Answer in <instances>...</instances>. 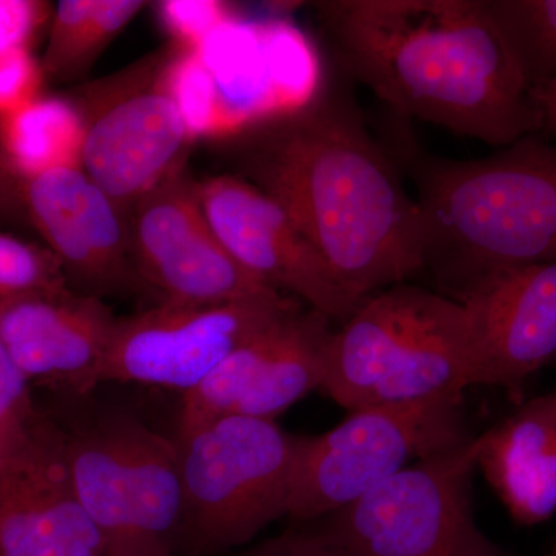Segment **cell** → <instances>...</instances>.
<instances>
[{
  "label": "cell",
  "instance_id": "2",
  "mask_svg": "<svg viewBox=\"0 0 556 556\" xmlns=\"http://www.w3.org/2000/svg\"><path fill=\"white\" fill-rule=\"evenodd\" d=\"M316 11L339 72L396 118L497 149L543 134L485 0H328Z\"/></svg>",
  "mask_w": 556,
  "mask_h": 556
},
{
  "label": "cell",
  "instance_id": "15",
  "mask_svg": "<svg viewBox=\"0 0 556 556\" xmlns=\"http://www.w3.org/2000/svg\"><path fill=\"white\" fill-rule=\"evenodd\" d=\"M118 318L100 298L62 289L0 300V343L38 386L86 397L101 386Z\"/></svg>",
  "mask_w": 556,
  "mask_h": 556
},
{
  "label": "cell",
  "instance_id": "14",
  "mask_svg": "<svg viewBox=\"0 0 556 556\" xmlns=\"http://www.w3.org/2000/svg\"><path fill=\"white\" fill-rule=\"evenodd\" d=\"M452 299L466 313L473 387L517 388L556 357V262L489 270Z\"/></svg>",
  "mask_w": 556,
  "mask_h": 556
},
{
  "label": "cell",
  "instance_id": "3",
  "mask_svg": "<svg viewBox=\"0 0 556 556\" xmlns=\"http://www.w3.org/2000/svg\"><path fill=\"white\" fill-rule=\"evenodd\" d=\"M412 178L424 269L453 298L497 268L556 262V146L529 135L481 160L441 159L394 121L387 146Z\"/></svg>",
  "mask_w": 556,
  "mask_h": 556
},
{
  "label": "cell",
  "instance_id": "22",
  "mask_svg": "<svg viewBox=\"0 0 556 556\" xmlns=\"http://www.w3.org/2000/svg\"><path fill=\"white\" fill-rule=\"evenodd\" d=\"M485 5L532 90L556 78V0H485Z\"/></svg>",
  "mask_w": 556,
  "mask_h": 556
},
{
  "label": "cell",
  "instance_id": "6",
  "mask_svg": "<svg viewBox=\"0 0 556 556\" xmlns=\"http://www.w3.org/2000/svg\"><path fill=\"white\" fill-rule=\"evenodd\" d=\"M166 80L193 139L241 134L295 112L320 87L316 56L294 25L239 16L197 49L172 54Z\"/></svg>",
  "mask_w": 556,
  "mask_h": 556
},
{
  "label": "cell",
  "instance_id": "23",
  "mask_svg": "<svg viewBox=\"0 0 556 556\" xmlns=\"http://www.w3.org/2000/svg\"><path fill=\"white\" fill-rule=\"evenodd\" d=\"M68 288L61 262L49 248L0 232V300Z\"/></svg>",
  "mask_w": 556,
  "mask_h": 556
},
{
  "label": "cell",
  "instance_id": "8",
  "mask_svg": "<svg viewBox=\"0 0 556 556\" xmlns=\"http://www.w3.org/2000/svg\"><path fill=\"white\" fill-rule=\"evenodd\" d=\"M460 401L353 409L339 426L300 438L288 517L308 522L348 506L424 457L468 438Z\"/></svg>",
  "mask_w": 556,
  "mask_h": 556
},
{
  "label": "cell",
  "instance_id": "18",
  "mask_svg": "<svg viewBox=\"0 0 556 556\" xmlns=\"http://www.w3.org/2000/svg\"><path fill=\"white\" fill-rule=\"evenodd\" d=\"M477 468L521 526L556 514V391L478 437Z\"/></svg>",
  "mask_w": 556,
  "mask_h": 556
},
{
  "label": "cell",
  "instance_id": "24",
  "mask_svg": "<svg viewBox=\"0 0 556 556\" xmlns=\"http://www.w3.org/2000/svg\"><path fill=\"white\" fill-rule=\"evenodd\" d=\"M159 16L181 50H193L237 14L215 0H167L160 3Z\"/></svg>",
  "mask_w": 556,
  "mask_h": 556
},
{
  "label": "cell",
  "instance_id": "13",
  "mask_svg": "<svg viewBox=\"0 0 556 556\" xmlns=\"http://www.w3.org/2000/svg\"><path fill=\"white\" fill-rule=\"evenodd\" d=\"M204 215L233 258L263 283L343 324L361 303L338 283L287 211L237 177L199 182Z\"/></svg>",
  "mask_w": 556,
  "mask_h": 556
},
{
  "label": "cell",
  "instance_id": "4",
  "mask_svg": "<svg viewBox=\"0 0 556 556\" xmlns=\"http://www.w3.org/2000/svg\"><path fill=\"white\" fill-rule=\"evenodd\" d=\"M463 306L401 283L365 299L329 342L320 390L353 409L460 401L473 387Z\"/></svg>",
  "mask_w": 556,
  "mask_h": 556
},
{
  "label": "cell",
  "instance_id": "32",
  "mask_svg": "<svg viewBox=\"0 0 556 556\" xmlns=\"http://www.w3.org/2000/svg\"><path fill=\"white\" fill-rule=\"evenodd\" d=\"M0 447H2V441H0Z\"/></svg>",
  "mask_w": 556,
  "mask_h": 556
},
{
  "label": "cell",
  "instance_id": "12",
  "mask_svg": "<svg viewBox=\"0 0 556 556\" xmlns=\"http://www.w3.org/2000/svg\"><path fill=\"white\" fill-rule=\"evenodd\" d=\"M0 556H105L76 495L65 428L40 412L0 447Z\"/></svg>",
  "mask_w": 556,
  "mask_h": 556
},
{
  "label": "cell",
  "instance_id": "5",
  "mask_svg": "<svg viewBox=\"0 0 556 556\" xmlns=\"http://www.w3.org/2000/svg\"><path fill=\"white\" fill-rule=\"evenodd\" d=\"M298 441L276 420L239 415L177 437L182 482L178 554H226L288 517Z\"/></svg>",
  "mask_w": 556,
  "mask_h": 556
},
{
  "label": "cell",
  "instance_id": "17",
  "mask_svg": "<svg viewBox=\"0 0 556 556\" xmlns=\"http://www.w3.org/2000/svg\"><path fill=\"white\" fill-rule=\"evenodd\" d=\"M332 321L300 305L233 354L241 386L236 415L276 420L320 390ZM233 416V415H232Z\"/></svg>",
  "mask_w": 556,
  "mask_h": 556
},
{
  "label": "cell",
  "instance_id": "28",
  "mask_svg": "<svg viewBox=\"0 0 556 556\" xmlns=\"http://www.w3.org/2000/svg\"><path fill=\"white\" fill-rule=\"evenodd\" d=\"M229 556H340L308 530L288 532Z\"/></svg>",
  "mask_w": 556,
  "mask_h": 556
},
{
  "label": "cell",
  "instance_id": "29",
  "mask_svg": "<svg viewBox=\"0 0 556 556\" xmlns=\"http://www.w3.org/2000/svg\"><path fill=\"white\" fill-rule=\"evenodd\" d=\"M541 118H543V134L556 137V78L533 90Z\"/></svg>",
  "mask_w": 556,
  "mask_h": 556
},
{
  "label": "cell",
  "instance_id": "31",
  "mask_svg": "<svg viewBox=\"0 0 556 556\" xmlns=\"http://www.w3.org/2000/svg\"><path fill=\"white\" fill-rule=\"evenodd\" d=\"M547 556H556V543L554 544V547L551 548V552H548Z\"/></svg>",
  "mask_w": 556,
  "mask_h": 556
},
{
  "label": "cell",
  "instance_id": "16",
  "mask_svg": "<svg viewBox=\"0 0 556 556\" xmlns=\"http://www.w3.org/2000/svg\"><path fill=\"white\" fill-rule=\"evenodd\" d=\"M22 197L33 225L83 294L101 299L130 283L137 270L129 218L83 167L24 179Z\"/></svg>",
  "mask_w": 556,
  "mask_h": 556
},
{
  "label": "cell",
  "instance_id": "25",
  "mask_svg": "<svg viewBox=\"0 0 556 556\" xmlns=\"http://www.w3.org/2000/svg\"><path fill=\"white\" fill-rule=\"evenodd\" d=\"M38 413L30 380L0 343V441L13 437Z\"/></svg>",
  "mask_w": 556,
  "mask_h": 556
},
{
  "label": "cell",
  "instance_id": "11",
  "mask_svg": "<svg viewBox=\"0 0 556 556\" xmlns=\"http://www.w3.org/2000/svg\"><path fill=\"white\" fill-rule=\"evenodd\" d=\"M131 260L164 300L226 303L278 292L241 266L204 215L199 182L182 169L131 208Z\"/></svg>",
  "mask_w": 556,
  "mask_h": 556
},
{
  "label": "cell",
  "instance_id": "1",
  "mask_svg": "<svg viewBox=\"0 0 556 556\" xmlns=\"http://www.w3.org/2000/svg\"><path fill=\"white\" fill-rule=\"evenodd\" d=\"M342 75V73H340ZM351 80L318 87L305 108L258 126L243 160L357 303L424 266L422 212L386 144L369 134Z\"/></svg>",
  "mask_w": 556,
  "mask_h": 556
},
{
  "label": "cell",
  "instance_id": "9",
  "mask_svg": "<svg viewBox=\"0 0 556 556\" xmlns=\"http://www.w3.org/2000/svg\"><path fill=\"white\" fill-rule=\"evenodd\" d=\"M172 54L127 68L76 104L86 124L80 167L127 218L139 200L186 169L195 141L167 86Z\"/></svg>",
  "mask_w": 556,
  "mask_h": 556
},
{
  "label": "cell",
  "instance_id": "30",
  "mask_svg": "<svg viewBox=\"0 0 556 556\" xmlns=\"http://www.w3.org/2000/svg\"><path fill=\"white\" fill-rule=\"evenodd\" d=\"M7 172L5 161H3L2 152H0V175Z\"/></svg>",
  "mask_w": 556,
  "mask_h": 556
},
{
  "label": "cell",
  "instance_id": "7",
  "mask_svg": "<svg viewBox=\"0 0 556 556\" xmlns=\"http://www.w3.org/2000/svg\"><path fill=\"white\" fill-rule=\"evenodd\" d=\"M478 437L424 457L308 532L340 556H508L482 533L471 504Z\"/></svg>",
  "mask_w": 556,
  "mask_h": 556
},
{
  "label": "cell",
  "instance_id": "26",
  "mask_svg": "<svg viewBox=\"0 0 556 556\" xmlns=\"http://www.w3.org/2000/svg\"><path fill=\"white\" fill-rule=\"evenodd\" d=\"M42 65L31 56L30 49L0 53V115L39 98Z\"/></svg>",
  "mask_w": 556,
  "mask_h": 556
},
{
  "label": "cell",
  "instance_id": "20",
  "mask_svg": "<svg viewBox=\"0 0 556 556\" xmlns=\"http://www.w3.org/2000/svg\"><path fill=\"white\" fill-rule=\"evenodd\" d=\"M86 124L75 102L39 97L0 115V152L7 170L24 181L80 167Z\"/></svg>",
  "mask_w": 556,
  "mask_h": 556
},
{
  "label": "cell",
  "instance_id": "10",
  "mask_svg": "<svg viewBox=\"0 0 556 556\" xmlns=\"http://www.w3.org/2000/svg\"><path fill=\"white\" fill-rule=\"evenodd\" d=\"M300 305L281 292L226 303L164 300L118 318L101 383H139L188 393L233 351Z\"/></svg>",
  "mask_w": 556,
  "mask_h": 556
},
{
  "label": "cell",
  "instance_id": "21",
  "mask_svg": "<svg viewBox=\"0 0 556 556\" xmlns=\"http://www.w3.org/2000/svg\"><path fill=\"white\" fill-rule=\"evenodd\" d=\"M144 5L138 0H62L51 21L42 72L53 78L86 72Z\"/></svg>",
  "mask_w": 556,
  "mask_h": 556
},
{
  "label": "cell",
  "instance_id": "27",
  "mask_svg": "<svg viewBox=\"0 0 556 556\" xmlns=\"http://www.w3.org/2000/svg\"><path fill=\"white\" fill-rule=\"evenodd\" d=\"M47 17V3L35 0H0V53L28 49Z\"/></svg>",
  "mask_w": 556,
  "mask_h": 556
},
{
  "label": "cell",
  "instance_id": "19",
  "mask_svg": "<svg viewBox=\"0 0 556 556\" xmlns=\"http://www.w3.org/2000/svg\"><path fill=\"white\" fill-rule=\"evenodd\" d=\"M127 530L121 556H178L182 482L177 441L126 413Z\"/></svg>",
  "mask_w": 556,
  "mask_h": 556
}]
</instances>
